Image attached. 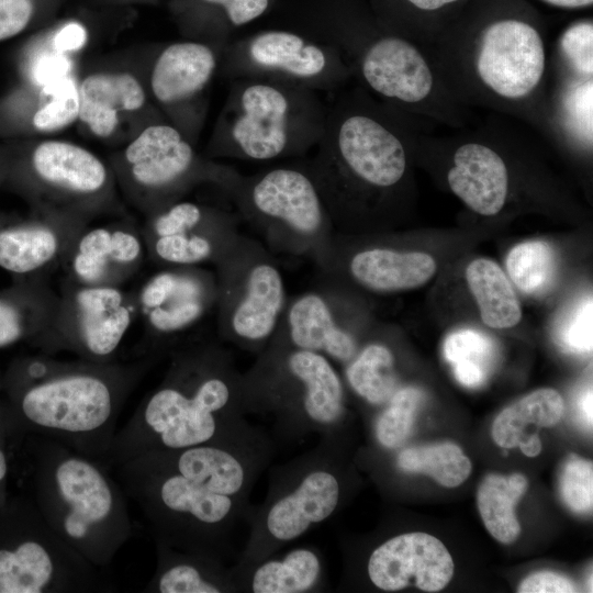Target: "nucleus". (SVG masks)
I'll list each match as a JSON object with an SVG mask.
<instances>
[{
    "label": "nucleus",
    "mask_w": 593,
    "mask_h": 593,
    "mask_svg": "<svg viewBox=\"0 0 593 593\" xmlns=\"http://www.w3.org/2000/svg\"><path fill=\"white\" fill-rule=\"evenodd\" d=\"M243 373L221 343L198 338L169 354L161 381L116 432L104 465L143 452L223 444L256 434L246 413Z\"/></svg>",
    "instance_id": "nucleus-1"
},
{
    "label": "nucleus",
    "mask_w": 593,
    "mask_h": 593,
    "mask_svg": "<svg viewBox=\"0 0 593 593\" xmlns=\"http://www.w3.org/2000/svg\"><path fill=\"white\" fill-rule=\"evenodd\" d=\"M402 113L354 93L326 111L323 134L307 168L333 227L342 228L371 197L393 191L404 180L406 139Z\"/></svg>",
    "instance_id": "nucleus-2"
},
{
    "label": "nucleus",
    "mask_w": 593,
    "mask_h": 593,
    "mask_svg": "<svg viewBox=\"0 0 593 593\" xmlns=\"http://www.w3.org/2000/svg\"><path fill=\"white\" fill-rule=\"evenodd\" d=\"M424 49L461 104L515 115L548 135L547 49L534 24L517 18L497 19L466 40L444 41Z\"/></svg>",
    "instance_id": "nucleus-3"
},
{
    "label": "nucleus",
    "mask_w": 593,
    "mask_h": 593,
    "mask_svg": "<svg viewBox=\"0 0 593 593\" xmlns=\"http://www.w3.org/2000/svg\"><path fill=\"white\" fill-rule=\"evenodd\" d=\"M154 359L61 360L44 379L5 391L25 433L104 463L121 411Z\"/></svg>",
    "instance_id": "nucleus-4"
},
{
    "label": "nucleus",
    "mask_w": 593,
    "mask_h": 593,
    "mask_svg": "<svg viewBox=\"0 0 593 593\" xmlns=\"http://www.w3.org/2000/svg\"><path fill=\"white\" fill-rule=\"evenodd\" d=\"M34 505L93 566L108 567L133 534L127 496L111 469L48 438L27 435Z\"/></svg>",
    "instance_id": "nucleus-5"
},
{
    "label": "nucleus",
    "mask_w": 593,
    "mask_h": 593,
    "mask_svg": "<svg viewBox=\"0 0 593 593\" xmlns=\"http://www.w3.org/2000/svg\"><path fill=\"white\" fill-rule=\"evenodd\" d=\"M127 499L146 519L154 541L172 548L225 559L233 530L248 522V501L212 492L184 477L136 458L114 469Z\"/></svg>",
    "instance_id": "nucleus-6"
},
{
    "label": "nucleus",
    "mask_w": 593,
    "mask_h": 593,
    "mask_svg": "<svg viewBox=\"0 0 593 593\" xmlns=\"http://www.w3.org/2000/svg\"><path fill=\"white\" fill-rule=\"evenodd\" d=\"M314 90L265 78H246L230 94L213 153L266 161L301 155L317 145L326 111Z\"/></svg>",
    "instance_id": "nucleus-7"
},
{
    "label": "nucleus",
    "mask_w": 593,
    "mask_h": 593,
    "mask_svg": "<svg viewBox=\"0 0 593 593\" xmlns=\"http://www.w3.org/2000/svg\"><path fill=\"white\" fill-rule=\"evenodd\" d=\"M247 412L272 415L286 433L328 435L345 414L343 382L325 356L271 339L243 373Z\"/></svg>",
    "instance_id": "nucleus-8"
},
{
    "label": "nucleus",
    "mask_w": 593,
    "mask_h": 593,
    "mask_svg": "<svg viewBox=\"0 0 593 593\" xmlns=\"http://www.w3.org/2000/svg\"><path fill=\"white\" fill-rule=\"evenodd\" d=\"M230 198L243 220L272 254L325 256L335 230L305 165H282L240 176Z\"/></svg>",
    "instance_id": "nucleus-9"
},
{
    "label": "nucleus",
    "mask_w": 593,
    "mask_h": 593,
    "mask_svg": "<svg viewBox=\"0 0 593 593\" xmlns=\"http://www.w3.org/2000/svg\"><path fill=\"white\" fill-rule=\"evenodd\" d=\"M45 522L33 502L0 507V593H94L113 586Z\"/></svg>",
    "instance_id": "nucleus-10"
},
{
    "label": "nucleus",
    "mask_w": 593,
    "mask_h": 593,
    "mask_svg": "<svg viewBox=\"0 0 593 593\" xmlns=\"http://www.w3.org/2000/svg\"><path fill=\"white\" fill-rule=\"evenodd\" d=\"M340 477L328 460L326 438L278 469L262 505L248 519L249 535L234 572L256 564L325 522L338 508Z\"/></svg>",
    "instance_id": "nucleus-11"
},
{
    "label": "nucleus",
    "mask_w": 593,
    "mask_h": 593,
    "mask_svg": "<svg viewBox=\"0 0 593 593\" xmlns=\"http://www.w3.org/2000/svg\"><path fill=\"white\" fill-rule=\"evenodd\" d=\"M7 179L35 211L91 222L110 209L114 177L94 153L63 139H44L25 149L5 148Z\"/></svg>",
    "instance_id": "nucleus-12"
},
{
    "label": "nucleus",
    "mask_w": 593,
    "mask_h": 593,
    "mask_svg": "<svg viewBox=\"0 0 593 593\" xmlns=\"http://www.w3.org/2000/svg\"><path fill=\"white\" fill-rule=\"evenodd\" d=\"M214 270L220 340L260 354L275 335L289 299L272 253L260 240L240 234Z\"/></svg>",
    "instance_id": "nucleus-13"
},
{
    "label": "nucleus",
    "mask_w": 593,
    "mask_h": 593,
    "mask_svg": "<svg viewBox=\"0 0 593 593\" xmlns=\"http://www.w3.org/2000/svg\"><path fill=\"white\" fill-rule=\"evenodd\" d=\"M121 179L146 215L179 200L195 183L212 182L227 195L239 178L233 169L202 161L180 131L165 123L145 127L123 150Z\"/></svg>",
    "instance_id": "nucleus-14"
},
{
    "label": "nucleus",
    "mask_w": 593,
    "mask_h": 593,
    "mask_svg": "<svg viewBox=\"0 0 593 593\" xmlns=\"http://www.w3.org/2000/svg\"><path fill=\"white\" fill-rule=\"evenodd\" d=\"M58 294L53 321L35 345L46 354L68 351L89 361H114L137 318L134 292L67 280Z\"/></svg>",
    "instance_id": "nucleus-15"
},
{
    "label": "nucleus",
    "mask_w": 593,
    "mask_h": 593,
    "mask_svg": "<svg viewBox=\"0 0 593 593\" xmlns=\"http://www.w3.org/2000/svg\"><path fill=\"white\" fill-rule=\"evenodd\" d=\"M135 294L148 358L168 355L183 338L215 314L219 283L215 270L203 266H167L152 273Z\"/></svg>",
    "instance_id": "nucleus-16"
},
{
    "label": "nucleus",
    "mask_w": 593,
    "mask_h": 593,
    "mask_svg": "<svg viewBox=\"0 0 593 593\" xmlns=\"http://www.w3.org/2000/svg\"><path fill=\"white\" fill-rule=\"evenodd\" d=\"M141 228L147 257L160 267L215 266L240 235L234 214L181 199L147 214Z\"/></svg>",
    "instance_id": "nucleus-17"
},
{
    "label": "nucleus",
    "mask_w": 593,
    "mask_h": 593,
    "mask_svg": "<svg viewBox=\"0 0 593 593\" xmlns=\"http://www.w3.org/2000/svg\"><path fill=\"white\" fill-rule=\"evenodd\" d=\"M271 452L270 439L258 430L230 443L149 450L134 458L178 473L212 492L248 501L253 484L269 462Z\"/></svg>",
    "instance_id": "nucleus-18"
},
{
    "label": "nucleus",
    "mask_w": 593,
    "mask_h": 593,
    "mask_svg": "<svg viewBox=\"0 0 593 593\" xmlns=\"http://www.w3.org/2000/svg\"><path fill=\"white\" fill-rule=\"evenodd\" d=\"M233 66L247 78L279 80L311 90L331 89L351 71L336 47L288 31H268L236 47Z\"/></svg>",
    "instance_id": "nucleus-19"
},
{
    "label": "nucleus",
    "mask_w": 593,
    "mask_h": 593,
    "mask_svg": "<svg viewBox=\"0 0 593 593\" xmlns=\"http://www.w3.org/2000/svg\"><path fill=\"white\" fill-rule=\"evenodd\" d=\"M147 257L142 228L122 220L87 223L75 237L61 266L67 280L86 286H122Z\"/></svg>",
    "instance_id": "nucleus-20"
},
{
    "label": "nucleus",
    "mask_w": 593,
    "mask_h": 593,
    "mask_svg": "<svg viewBox=\"0 0 593 593\" xmlns=\"http://www.w3.org/2000/svg\"><path fill=\"white\" fill-rule=\"evenodd\" d=\"M272 338L342 363L359 349L355 334L340 317L336 284L321 276L314 288L288 299Z\"/></svg>",
    "instance_id": "nucleus-21"
},
{
    "label": "nucleus",
    "mask_w": 593,
    "mask_h": 593,
    "mask_svg": "<svg viewBox=\"0 0 593 593\" xmlns=\"http://www.w3.org/2000/svg\"><path fill=\"white\" fill-rule=\"evenodd\" d=\"M87 223L51 212L34 211L27 217L0 213V268L14 278L43 276L61 265Z\"/></svg>",
    "instance_id": "nucleus-22"
},
{
    "label": "nucleus",
    "mask_w": 593,
    "mask_h": 593,
    "mask_svg": "<svg viewBox=\"0 0 593 593\" xmlns=\"http://www.w3.org/2000/svg\"><path fill=\"white\" fill-rule=\"evenodd\" d=\"M455 563L445 545L426 533H406L385 540L370 553L367 574L382 591L394 592L414 584L438 592L451 580Z\"/></svg>",
    "instance_id": "nucleus-23"
},
{
    "label": "nucleus",
    "mask_w": 593,
    "mask_h": 593,
    "mask_svg": "<svg viewBox=\"0 0 593 593\" xmlns=\"http://www.w3.org/2000/svg\"><path fill=\"white\" fill-rule=\"evenodd\" d=\"M452 152L447 171L450 190L472 211L484 216L501 212L510 195V170L486 134L463 136Z\"/></svg>",
    "instance_id": "nucleus-24"
},
{
    "label": "nucleus",
    "mask_w": 593,
    "mask_h": 593,
    "mask_svg": "<svg viewBox=\"0 0 593 593\" xmlns=\"http://www.w3.org/2000/svg\"><path fill=\"white\" fill-rule=\"evenodd\" d=\"M156 568L144 588L147 593L238 592L232 568L225 561L200 552L172 548L154 541Z\"/></svg>",
    "instance_id": "nucleus-25"
},
{
    "label": "nucleus",
    "mask_w": 593,
    "mask_h": 593,
    "mask_svg": "<svg viewBox=\"0 0 593 593\" xmlns=\"http://www.w3.org/2000/svg\"><path fill=\"white\" fill-rule=\"evenodd\" d=\"M216 69V55L206 44L178 42L165 47L156 58L149 78L155 99L175 107L200 94Z\"/></svg>",
    "instance_id": "nucleus-26"
},
{
    "label": "nucleus",
    "mask_w": 593,
    "mask_h": 593,
    "mask_svg": "<svg viewBox=\"0 0 593 593\" xmlns=\"http://www.w3.org/2000/svg\"><path fill=\"white\" fill-rule=\"evenodd\" d=\"M434 258L421 251L368 247L346 260L348 277L361 288L379 293L410 290L426 283L436 272Z\"/></svg>",
    "instance_id": "nucleus-27"
},
{
    "label": "nucleus",
    "mask_w": 593,
    "mask_h": 593,
    "mask_svg": "<svg viewBox=\"0 0 593 593\" xmlns=\"http://www.w3.org/2000/svg\"><path fill=\"white\" fill-rule=\"evenodd\" d=\"M58 299L43 276L14 278L0 290V349L35 344L49 327Z\"/></svg>",
    "instance_id": "nucleus-28"
},
{
    "label": "nucleus",
    "mask_w": 593,
    "mask_h": 593,
    "mask_svg": "<svg viewBox=\"0 0 593 593\" xmlns=\"http://www.w3.org/2000/svg\"><path fill=\"white\" fill-rule=\"evenodd\" d=\"M78 120L101 138L111 136L121 114L134 112L146 102L139 80L130 72L90 74L78 85Z\"/></svg>",
    "instance_id": "nucleus-29"
},
{
    "label": "nucleus",
    "mask_w": 593,
    "mask_h": 593,
    "mask_svg": "<svg viewBox=\"0 0 593 593\" xmlns=\"http://www.w3.org/2000/svg\"><path fill=\"white\" fill-rule=\"evenodd\" d=\"M323 566V557L314 547H300L233 572L238 591L307 593L322 588Z\"/></svg>",
    "instance_id": "nucleus-30"
},
{
    "label": "nucleus",
    "mask_w": 593,
    "mask_h": 593,
    "mask_svg": "<svg viewBox=\"0 0 593 593\" xmlns=\"http://www.w3.org/2000/svg\"><path fill=\"white\" fill-rule=\"evenodd\" d=\"M593 78L558 75L549 98L548 138H562L585 150L592 148Z\"/></svg>",
    "instance_id": "nucleus-31"
},
{
    "label": "nucleus",
    "mask_w": 593,
    "mask_h": 593,
    "mask_svg": "<svg viewBox=\"0 0 593 593\" xmlns=\"http://www.w3.org/2000/svg\"><path fill=\"white\" fill-rule=\"evenodd\" d=\"M466 280L483 323L492 328H510L519 323V301L500 266L485 258L472 260Z\"/></svg>",
    "instance_id": "nucleus-32"
},
{
    "label": "nucleus",
    "mask_w": 593,
    "mask_h": 593,
    "mask_svg": "<svg viewBox=\"0 0 593 593\" xmlns=\"http://www.w3.org/2000/svg\"><path fill=\"white\" fill-rule=\"evenodd\" d=\"M563 413L564 402L557 390L538 389L499 413L491 435L497 446L514 448L526 439L528 426L552 427L560 422Z\"/></svg>",
    "instance_id": "nucleus-33"
},
{
    "label": "nucleus",
    "mask_w": 593,
    "mask_h": 593,
    "mask_svg": "<svg viewBox=\"0 0 593 593\" xmlns=\"http://www.w3.org/2000/svg\"><path fill=\"white\" fill-rule=\"evenodd\" d=\"M528 481L522 473L486 475L477 493L479 513L485 528L497 541L508 545L521 534L515 506L526 493Z\"/></svg>",
    "instance_id": "nucleus-34"
},
{
    "label": "nucleus",
    "mask_w": 593,
    "mask_h": 593,
    "mask_svg": "<svg viewBox=\"0 0 593 593\" xmlns=\"http://www.w3.org/2000/svg\"><path fill=\"white\" fill-rule=\"evenodd\" d=\"M345 377L351 390L372 405H383L399 389L394 355L377 342L358 349L347 362Z\"/></svg>",
    "instance_id": "nucleus-35"
},
{
    "label": "nucleus",
    "mask_w": 593,
    "mask_h": 593,
    "mask_svg": "<svg viewBox=\"0 0 593 593\" xmlns=\"http://www.w3.org/2000/svg\"><path fill=\"white\" fill-rule=\"evenodd\" d=\"M396 465L405 472L426 474L446 488L460 485L472 470L462 449L449 441L405 448L398 455Z\"/></svg>",
    "instance_id": "nucleus-36"
},
{
    "label": "nucleus",
    "mask_w": 593,
    "mask_h": 593,
    "mask_svg": "<svg viewBox=\"0 0 593 593\" xmlns=\"http://www.w3.org/2000/svg\"><path fill=\"white\" fill-rule=\"evenodd\" d=\"M444 355L459 383L478 388L492 372L497 348L491 337L479 331L459 329L446 338Z\"/></svg>",
    "instance_id": "nucleus-37"
},
{
    "label": "nucleus",
    "mask_w": 593,
    "mask_h": 593,
    "mask_svg": "<svg viewBox=\"0 0 593 593\" xmlns=\"http://www.w3.org/2000/svg\"><path fill=\"white\" fill-rule=\"evenodd\" d=\"M513 283L524 293L539 295L553 283L557 270L552 247L544 240H527L514 246L506 258Z\"/></svg>",
    "instance_id": "nucleus-38"
},
{
    "label": "nucleus",
    "mask_w": 593,
    "mask_h": 593,
    "mask_svg": "<svg viewBox=\"0 0 593 593\" xmlns=\"http://www.w3.org/2000/svg\"><path fill=\"white\" fill-rule=\"evenodd\" d=\"M424 398L423 391L416 387H402L392 394L374 425V436L380 446L395 449L407 439Z\"/></svg>",
    "instance_id": "nucleus-39"
},
{
    "label": "nucleus",
    "mask_w": 593,
    "mask_h": 593,
    "mask_svg": "<svg viewBox=\"0 0 593 593\" xmlns=\"http://www.w3.org/2000/svg\"><path fill=\"white\" fill-rule=\"evenodd\" d=\"M44 88L49 89V99L33 112L30 119L32 128L41 133H53L78 120V85L64 77Z\"/></svg>",
    "instance_id": "nucleus-40"
},
{
    "label": "nucleus",
    "mask_w": 593,
    "mask_h": 593,
    "mask_svg": "<svg viewBox=\"0 0 593 593\" xmlns=\"http://www.w3.org/2000/svg\"><path fill=\"white\" fill-rule=\"evenodd\" d=\"M558 74L593 78V23L579 21L560 36L557 47Z\"/></svg>",
    "instance_id": "nucleus-41"
},
{
    "label": "nucleus",
    "mask_w": 593,
    "mask_h": 593,
    "mask_svg": "<svg viewBox=\"0 0 593 593\" xmlns=\"http://www.w3.org/2000/svg\"><path fill=\"white\" fill-rule=\"evenodd\" d=\"M560 494L564 504L577 514H589L593 506L592 462L572 456L562 468Z\"/></svg>",
    "instance_id": "nucleus-42"
},
{
    "label": "nucleus",
    "mask_w": 593,
    "mask_h": 593,
    "mask_svg": "<svg viewBox=\"0 0 593 593\" xmlns=\"http://www.w3.org/2000/svg\"><path fill=\"white\" fill-rule=\"evenodd\" d=\"M592 298L581 301L559 325L556 336L558 344L567 351L589 354L592 351Z\"/></svg>",
    "instance_id": "nucleus-43"
},
{
    "label": "nucleus",
    "mask_w": 593,
    "mask_h": 593,
    "mask_svg": "<svg viewBox=\"0 0 593 593\" xmlns=\"http://www.w3.org/2000/svg\"><path fill=\"white\" fill-rule=\"evenodd\" d=\"M35 13L34 0H0V42L24 32Z\"/></svg>",
    "instance_id": "nucleus-44"
},
{
    "label": "nucleus",
    "mask_w": 593,
    "mask_h": 593,
    "mask_svg": "<svg viewBox=\"0 0 593 593\" xmlns=\"http://www.w3.org/2000/svg\"><path fill=\"white\" fill-rule=\"evenodd\" d=\"M67 66L65 54H43L27 60L25 77L31 85L45 87L59 80L56 75H66Z\"/></svg>",
    "instance_id": "nucleus-45"
},
{
    "label": "nucleus",
    "mask_w": 593,
    "mask_h": 593,
    "mask_svg": "<svg viewBox=\"0 0 593 593\" xmlns=\"http://www.w3.org/2000/svg\"><path fill=\"white\" fill-rule=\"evenodd\" d=\"M577 591L571 579L553 571L535 572L525 578L517 589L519 593H570Z\"/></svg>",
    "instance_id": "nucleus-46"
},
{
    "label": "nucleus",
    "mask_w": 593,
    "mask_h": 593,
    "mask_svg": "<svg viewBox=\"0 0 593 593\" xmlns=\"http://www.w3.org/2000/svg\"><path fill=\"white\" fill-rule=\"evenodd\" d=\"M224 8L228 20L235 26L244 25L260 16L268 8L269 0H205Z\"/></svg>",
    "instance_id": "nucleus-47"
},
{
    "label": "nucleus",
    "mask_w": 593,
    "mask_h": 593,
    "mask_svg": "<svg viewBox=\"0 0 593 593\" xmlns=\"http://www.w3.org/2000/svg\"><path fill=\"white\" fill-rule=\"evenodd\" d=\"M87 42V31L79 22H69L57 30L52 45L57 53L67 54L81 49Z\"/></svg>",
    "instance_id": "nucleus-48"
},
{
    "label": "nucleus",
    "mask_w": 593,
    "mask_h": 593,
    "mask_svg": "<svg viewBox=\"0 0 593 593\" xmlns=\"http://www.w3.org/2000/svg\"><path fill=\"white\" fill-rule=\"evenodd\" d=\"M592 399H593V394H592V389H586L579 398V401H578V407H579V413L581 415V418L582 421L585 423L586 426L589 427H592V417H593V412H592V407H593V402H592Z\"/></svg>",
    "instance_id": "nucleus-49"
},
{
    "label": "nucleus",
    "mask_w": 593,
    "mask_h": 593,
    "mask_svg": "<svg viewBox=\"0 0 593 593\" xmlns=\"http://www.w3.org/2000/svg\"><path fill=\"white\" fill-rule=\"evenodd\" d=\"M417 10L433 12L440 10L447 5L456 3L460 0H405Z\"/></svg>",
    "instance_id": "nucleus-50"
},
{
    "label": "nucleus",
    "mask_w": 593,
    "mask_h": 593,
    "mask_svg": "<svg viewBox=\"0 0 593 593\" xmlns=\"http://www.w3.org/2000/svg\"><path fill=\"white\" fill-rule=\"evenodd\" d=\"M517 447H519L525 456L536 457L540 454L542 445L538 434L533 433Z\"/></svg>",
    "instance_id": "nucleus-51"
},
{
    "label": "nucleus",
    "mask_w": 593,
    "mask_h": 593,
    "mask_svg": "<svg viewBox=\"0 0 593 593\" xmlns=\"http://www.w3.org/2000/svg\"><path fill=\"white\" fill-rule=\"evenodd\" d=\"M548 4L559 8L577 9L592 5L593 0H541Z\"/></svg>",
    "instance_id": "nucleus-52"
},
{
    "label": "nucleus",
    "mask_w": 593,
    "mask_h": 593,
    "mask_svg": "<svg viewBox=\"0 0 593 593\" xmlns=\"http://www.w3.org/2000/svg\"><path fill=\"white\" fill-rule=\"evenodd\" d=\"M8 171V156L5 148H0V186L5 183Z\"/></svg>",
    "instance_id": "nucleus-53"
}]
</instances>
